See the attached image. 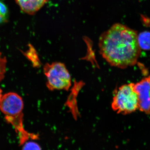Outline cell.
<instances>
[{"mask_svg":"<svg viewBox=\"0 0 150 150\" xmlns=\"http://www.w3.org/2000/svg\"><path fill=\"white\" fill-rule=\"evenodd\" d=\"M137 31L121 23L113 25L100 37L102 57L112 67L124 69L136 65L141 53Z\"/></svg>","mask_w":150,"mask_h":150,"instance_id":"6da1fadb","label":"cell"},{"mask_svg":"<svg viewBox=\"0 0 150 150\" xmlns=\"http://www.w3.org/2000/svg\"><path fill=\"white\" fill-rule=\"evenodd\" d=\"M22 98L17 93L10 92L3 96L0 101V110L5 115L8 123L12 125L18 134L21 145L24 144L30 139H37V135L28 133L23 127Z\"/></svg>","mask_w":150,"mask_h":150,"instance_id":"7a4b0ae2","label":"cell"},{"mask_svg":"<svg viewBox=\"0 0 150 150\" xmlns=\"http://www.w3.org/2000/svg\"><path fill=\"white\" fill-rule=\"evenodd\" d=\"M134 84L123 85L115 91L111 107L117 113L126 115L139 109V98L134 89Z\"/></svg>","mask_w":150,"mask_h":150,"instance_id":"3957f363","label":"cell"},{"mask_svg":"<svg viewBox=\"0 0 150 150\" xmlns=\"http://www.w3.org/2000/svg\"><path fill=\"white\" fill-rule=\"evenodd\" d=\"M46 86L49 90H68L71 85V78L64 64L56 62L47 63L43 67Z\"/></svg>","mask_w":150,"mask_h":150,"instance_id":"277c9868","label":"cell"},{"mask_svg":"<svg viewBox=\"0 0 150 150\" xmlns=\"http://www.w3.org/2000/svg\"><path fill=\"white\" fill-rule=\"evenodd\" d=\"M134 89L139 98V109L146 114H150V76L134 84Z\"/></svg>","mask_w":150,"mask_h":150,"instance_id":"5b68a950","label":"cell"},{"mask_svg":"<svg viewBox=\"0 0 150 150\" xmlns=\"http://www.w3.org/2000/svg\"><path fill=\"white\" fill-rule=\"evenodd\" d=\"M49 0H15L21 10L25 13L34 15Z\"/></svg>","mask_w":150,"mask_h":150,"instance_id":"8992f818","label":"cell"},{"mask_svg":"<svg viewBox=\"0 0 150 150\" xmlns=\"http://www.w3.org/2000/svg\"><path fill=\"white\" fill-rule=\"evenodd\" d=\"M138 40L141 49L150 50V32L144 31L138 35Z\"/></svg>","mask_w":150,"mask_h":150,"instance_id":"52a82bcc","label":"cell"},{"mask_svg":"<svg viewBox=\"0 0 150 150\" xmlns=\"http://www.w3.org/2000/svg\"><path fill=\"white\" fill-rule=\"evenodd\" d=\"M9 13L6 6L0 1V23L6 22L8 20Z\"/></svg>","mask_w":150,"mask_h":150,"instance_id":"ba28073f","label":"cell"},{"mask_svg":"<svg viewBox=\"0 0 150 150\" xmlns=\"http://www.w3.org/2000/svg\"><path fill=\"white\" fill-rule=\"evenodd\" d=\"M7 60L0 52V81L4 77L6 68Z\"/></svg>","mask_w":150,"mask_h":150,"instance_id":"9c48e42d","label":"cell"},{"mask_svg":"<svg viewBox=\"0 0 150 150\" xmlns=\"http://www.w3.org/2000/svg\"><path fill=\"white\" fill-rule=\"evenodd\" d=\"M22 150H41L40 146L34 142L25 143Z\"/></svg>","mask_w":150,"mask_h":150,"instance_id":"30bf717a","label":"cell"},{"mask_svg":"<svg viewBox=\"0 0 150 150\" xmlns=\"http://www.w3.org/2000/svg\"><path fill=\"white\" fill-rule=\"evenodd\" d=\"M2 97V91L1 89L0 88V101H1V100Z\"/></svg>","mask_w":150,"mask_h":150,"instance_id":"8fae6325","label":"cell"}]
</instances>
